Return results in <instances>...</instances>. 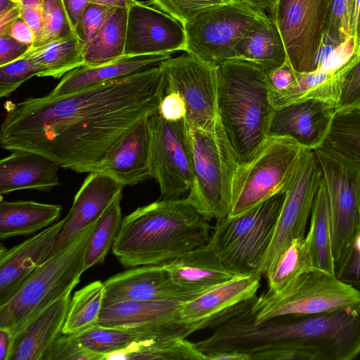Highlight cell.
<instances>
[{
    "instance_id": "603a6c76",
    "label": "cell",
    "mask_w": 360,
    "mask_h": 360,
    "mask_svg": "<svg viewBox=\"0 0 360 360\" xmlns=\"http://www.w3.org/2000/svg\"><path fill=\"white\" fill-rule=\"evenodd\" d=\"M335 112L334 105L314 99L276 109L269 136H288L314 150L326 141Z\"/></svg>"
},
{
    "instance_id": "83f0119b",
    "label": "cell",
    "mask_w": 360,
    "mask_h": 360,
    "mask_svg": "<svg viewBox=\"0 0 360 360\" xmlns=\"http://www.w3.org/2000/svg\"><path fill=\"white\" fill-rule=\"evenodd\" d=\"M235 59L252 63L266 74L287 61L285 48L278 28L267 15L239 41Z\"/></svg>"
},
{
    "instance_id": "44dd1931",
    "label": "cell",
    "mask_w": 360,
    "mask_h": 360,
    "mask_svg": "<svg viewBox=\"0 0 360 360\" xmlns=\"http://www.w3.org/2000/svg\"><path fill=\"white\" fill-rule=\"evenodd\" d=\"M146 117L126 131L104 158L86 173L97 172L124 186H134L151 177L150 132Z\"/></svg>"
},
{
    "instance_id": "ffe728a7",
    "label": "cell",
    "mask_w": 360,
    "mask_h": 360,
    "mask_svg": "<svg viewBox=\"0 0 360 360\" xmlns=\"http://www.w3.org/2000/svg\"><path fill=\"white\" fill-rule=\"evenodd\" d=\"M67 217L0 253V307L10 301L49 258Z\"/></svg>"
},
{
    "instance_id": "c3c4849f",
    "label": "cell",
    "mask_w": 360,
    "mask_h": 360,
    "mask_svg": "<svg viewBox=\"0 0 360 360\" xmlns=\"http://www.w3.org/2000/svg\"><path fill=\"white\" fill-rule=\"evenodd\" d=\"M158 113L168 121L184 119L186 115L185 103L178 94L165 91L159 105Z\"/></svg>"
},
{
    "instance_id": "ee69618b",
    "label": "cell",
    "mask_w": 360,
    "mask_h": 360,
    "mask_svg": "<svg viewBox=\"0 0 360 360\" xmlns=\"http://www.w3.org/2000/svg\"><path fill=\"white\" fill-rule=\"evenodd\" d=\"M232 0H149L146 3L178 20L183 25L198 13Z\"/></svg>"
},
{
    "instance_id": "7402d4cb",
    "label": "cell",
    "mask_w": 360,
    "mask_h": 360,
    "mask_svg": "<svg viewBox=\"0 0 360 360\" xmlns=\"http://www.w3.org/2000/svg\"><path fill=\"white\" fill-rule=\"evenodd\" d=\"M124 186L100 172H90L76 193L67 219L49 257L68 245L82 231L96 224L120 195Z\"/></svg>"
},
{
    "instance_id": "8fae6325",
    "label": "cell",
    "mask_w": 360,
    "mask_h": 360,
    "mask_svg": "<svg viewBox=\"0 0 360 360\" xmlns=\"http://www.w3.org/2000/svg\"><path fill=\"white\" fill-rule=\"evenodd\" d=\"M314 151L328 192L335 263L351 248L360 227V167L326 140Z\"/></svg>"
},
{
    "instance_id": "277c9868",
    "label": "cell",
    "mask_w": 360,
    "mask_h": 360,
    "mask_svg": "<svg viewBox=\"0 0 360 360\" xmlns=\"http://www.w3.org/2000/svg\"><path fill=\"white\" fill-rule=\"evenodd\" d=\"M267 74L233 59L217 66L219 121L240 165L249 162L269 137L275 111Z\"/></svg>"
},
{
    "instance_id": "836d02e7",
    "label": "cell",
    "mask_w": 360,
    "mask_h": 360,
    "mask_svg": "<svg viewBox=\"0 0 360 360\" xmlns=\"http://www.w3.org/2000/svg\"><path fill=\"white\" fill-rule=\"evenodd\" d=\"M316 270L309 233L293 239L280 253L269 269L266 278L269 291L276 292L293 280L310 271Z\"/></svg>"
},
{
    "instance_id": "5bb4252c",
    "label": "cell",
    "mask_w": 360,
    "mask_h": 360,
    "mask_svg": "<svg viewBox=\"0 0 360 360\" xmlns=\"http://www.w3.org/2000/svg\"><path fill=\"white\" fill-rule=\"evenodd\" d=\"M159 65L166 78L165 91L175 92L184 100L188 127L207 129L219 121L217 65L185 52L169 57Z\"/></svg>"
},
{
    "instance_id": "94428289",
    "label": "cell",
    "mask_w": 360,
    "mask_h": 360,
    "mask_svg": "<svg viewBox=\"0 0 360 360\" xmlns=\"http://www.w3.org/2000/svg\"><path fill=\"white\" fill-rule=\"evenodd\" d=\"M252 7L264 11L269 10L276 0H243Z\"/></svg>"
},
{
    "instance_id": "8992f818",
    "label": "cell",
    "mask_w": 360,
    "mask_h": 360,
    "mask_svg": "<svg viewBox=\"0 0 360 360\" xmlns=\"http://www.w3.org/2000/svg\"><path fill=\"white\" fill-rule=\"evenodd\" d=\"M188 129L193 179L186 199L207 221H218L231 212L233 181L240 164L219 120L207 129Z\"/></svg>"
},
{
    "instance_id": "d4e9b609",
    "label": "cell",
    "mask_w": 360,
    "mask_h": 360,
    "mask_svg": "<svg viewBox=\"0 0 360 360\" xmlns=\"http://www.w3.org/2000/svg\"><path fill=\"white\" fill-rule=\"evenodd\" d=\"M172 53L140 56L124 55L120 58L101 65H82L65 74L50 96H60L117 78L129 76L151 67L171 57Z\"/></svg>"
},
{
    "instance_id": "11a10c76",
    "label": "cell",
    "mask_w": 360,
    "mask_h": 360,
    "mask_svg": "<svg viewBox=\"0 0 360 360\" xmlns=\"http://www.w3.org/2000/svg\"><path fill=\"white\" fill-rule=\"evenodd\" d=\"M17 338L6 328H0V360H11Z\"/></svg>"
},
{
    "instance_id": "ba28073f",
    "label": "cell",
    "mask_w": 360,
    "mask_h": 360,
    "mask_svg": "<svg viewBox=\"0 0 360 360\" xmlns=\"http://www.w3.org/2000/svg\"><path fill=\"white\" fill-rule=\"evenodd\" d=\"M304 150L292 138L269 136L249 162L239 165L229 216H238L285 191Z\"/></svg>"
},
{
    "instance_id": "7c38bea8",
    "label": "cell",
    "mask_w": 360,
    "mask_h": 360,
    "mask_svg": "<svg viewBox=\"0 0 360 360\" xmlns=\"http://www.w3.org/2000/svg\"><path fill=\"white\" fill-rule=\"evenodd\" d=\"M333 0H276L269 17L283 39L287 60L297 73L317 70L328 14Z\"/></svg>"
},
{
    "instance_id": "d6a6232c",
    "label": "cell",
    "mask_w": 360,
    "mask_h": 360,
    "mask_svg": "<svg viewBox=\"0 0 360 360\" xmlns=\"http://www.w3.org/2000/svg\"><path fill=\"white\" fill-rule=\"evenodd\" d=\"M84 44L73 35L46 45L32 47L23 56L34 63L41 71L39 77L58 79L84 65Z\"/></svg>"
},
{
    "instance_id": "f6af8a7d",
    "label": "cell",
    "mask_w": 360,
    "mask_h": 360,
    "mask_svg": "<svg viewBox=\"0 0 360 360\" xmlns=\"http://www.w3.org/2000/svg\"><path fill=\"white\" fill-rule=\"evenodd\" d=\"M337 75L340 80V94L336 112L360 108V58Z\"/></svg>"
},
{
    "instance_id": "f35d334b",
    "label": "cell",
    "mask_w": 360,
    "mask_h": 360,
    "mask_svg": "<svg viewBox=\"0 0 360 360\" xmlns=\"http://www.w3.org/2000/svg\"><path fill=\"white\" fill-rule=\"evenodd\" d=\"M138 336L134 329L106 327L96 325L77 336L89 350L106 356L121 351L133 342Z\"/></svg>"
},
{
    "instance_id": "7a4b0ae2",
    "label": "cell",
    "mask_w": 360,
    "mask_h": 360,
    "mask_svg": "<svg viewBox=\"0 0 360 360\" xmlns=\"http://www.w3.org/2000/svg\"><path fill=\"white\" fill-rule=\"evenodd\" d=\"M210 229L186 198L161 199L122 219L112 252L126 268L165 265L208 244Z\"/></svg>"
},
{
    "instance_id": "680465c9",
    "label": "cell",
    "mask_w": 360,
    "mask_h": 360,
    "mask_svg": "<svg viewBox=\"0 0 360 360\" xmlns=\"http://www.w3.org/2000/svg\"><path fill=\"white\" fill-rule=\"evenodd\" d=\"M207 360H250V357L241 352H223L207 356Z\"/></svg>"
},
{
    "instance_id": "7bdbcfd3",
    "label": "cell",
    "mask_w": 360,
    "mask_h": 360,
    "mask_svg": "<svg viewBox=\"0 0 360 360\" xmlns=\"http://www.w3.org/2000/svg\"><path fill=\"white\" fill-rule=\"evenodd\" d=\"M42 360H105V356L86 349L77 336L61 334Z\"/></svg>"
},
{
    "instance_id": "f546056e",
    "label": "cell",
    "mask_w": 360,
    "mask_h": 360,
    "mask_svg": "<svg viewBox=\"0 0 360 360\" xmlns=\"http://www.w3.org/2000/svg\"><path fill=\"white\" fill-rule=\"evenodd\" d=\"M183 303L167 300L123 302L103 307L97 324L134 329L177 316Z\"/></svg>"
},
{
    "instance_id": "bcb514c9",
    "label": "cell",
    "mask_w": 360,
    "mask_h": 360,
    "mask_svg": "<svg viewBox=\"0 0 360 360\" xmlns=\"http://www.w3.org/2000/svg\"><path fill=\"white\" fill-rule=\"evenodd\" d=\"M112 7L90 3L84 11L75 27L77 37L84 44L89 43L106 20Z\"/></svg>"
},
{
    "instance_id": "ab89813d",
    "label": "cell",
    "mask_w": 360,
    "mask_h": 360,
    "mask_svg": "<svg viewBox=\"0 0 360 360\" xmlns=\"http://www.w3.org/2000/svg\"><path fill=\"white\" fill-rule=\"evenodd\" d=\"M356 0H333L322 44L334 48L353 38Z\"/></svg>"
},
{
    "instance_id": "6da1fadb",
    "label": "cell",
    "mask_w": 360,
    "mask_h": 360,
    "mask_svg": "<svg viewBox=\"0 0 360 360\" xmlns=\"http://www.w3.org/2000/svg\"><path fill=\"white\" fill-rule=\"evenodd\" d=\"M165 90L158 64L66 95L8 102L1 146L41 154L86 173L136 122L158 112Z\"/></svg>"
},
{
    "instance_id": "9f6ffc18",
    "label": "cell",
    "mask_w": 360,
    "mask_h": 360,
    "mask_svg": "<svg viewBox=\"0 0 360 360\" xmlns=\"http://www.w3.org/2000/svg\"><path fill=\"white\" fill-rule=\"evenodd\" d=\"M63 3L75 30L82 14L87 6L91 3V0H63Z\"/></svg>"
},
{
    "instance_id": "f907efd6",
    "label": "cell",
    "mask_w": 360,
    "mask_h": 360,
    "mask_svg": "<svg viewBox=\"0 0 360 360\" xmlns=\"http://www.w3.org/2000/svg\"><path fill=\"white\" fill-rule=\"evenodd\" d=\"M270 89L279 91L291 86L297 79V72L288 60L278 69L267 74Z\"/></svg>"
},
{
    "instance_id": "681fc988",
    "label": "cell",
    "mask_w": 360,
    "mask_h": 360,
    "mask_svg": "<svg viewBox=\"0 0 360 360\" xmlns=\"http://www.w3.org/2000/svg\"><path fill=\"white\" fill-rule=\"evenodd\" d=\"M32 45L21 43L9 34L0 36V66L22 58Z\"/></svg>"
},
{
    "instance_id": "74e56055",
    "label": "cell",
    "mask_w": 360,
    "mask_h": 360,
    "mask_svg": "<svg viewBox=\"0 0 360 360\" xmlns=\"http://www.w3.org/2000/svg\"><path fill=\"white\" fill-rule=\"evenodd\" d=\"M326 141L360 167V108L337 111Z\"/></svg>"
},
{
    "instance_id": "4fadbf2b",
    "label": "cell",
    "mask_w": 360,
    "mask_h": 360,
    "mask_svg": "<svg viewBox=\"0 0 360 360\" xmlns=\"http://www.w3.org/2000/svg\"><path fill=\"white\" fill-rule=\"evenodd\" d=\"M151 178L161 199L179 198L189 191L193 179L189 129L185 118L168 121L158 112L148 118Z\"/></svg>"
},
{
    "instance_id": "2e32d148",
    "label": "cell",
    "mask_w": 360,
    "mask_h": 360,
    "mask_svg": "<svg viewBox=\"0 0 360 360\" xmlns=\"http://www.w3.org/2000/svg\"><path fill=\"white\" fill-rule=\"evenodd\" d=\"M136 339L121 351L109 354L105 360H207L195 343L186 339L202 330L200 323H190L176 317L134 328Z\"/></svg>"
},
{
    "instance_id": "60d3db41",
    "label": "cell",
    "mask_w": 360,
    "mask_h": 360,
    "mask_svg": "<svg viewBox=\"0 0 360 360\" xmlns=\"http://www.w3.org/2000/svg\"><path fill=\"white\" fill-rule=\"evenodd\" d=\"M43 28L32 47H38L76 35L63 0H43Z\"/></svg>"
},
{
    "instance_id": "e575fe53",
    "label": "cell",
    "mask_w": 360,
    "mask_h": 360,
    "mask_svg": "<svg viewBox=\"0 0 360 360\" xmlns=\"http://www.w3.org/2000/svg\"><path fill=\"white\" fill-rule=\"evenodd\" d=\"M315 268L335 275L330 211L323 178L316 194L311 212L310 227Z\"/></svg>"
},
{
    "instance_id": "4dcf8cb0",
    "label": "cell",
    "mask_w": 360,
    "mask_h": 360,
    "mask_svg": "<svg viewBox=\"0 0 360 360\" xmlns=\"http://www.w3.org/2000/svg\"><path fill=\"white\" fill-rule=\"evenodd\" d=\"M340 94L339 77L330 72L318 70L297 72L296 81L282 91L270 90V99L275 109L310 99L319 100L337 107Z\"/></svg>"
},
{
    "instance_id": "6f0895ef",
    "label": "cell",
    "mask_w": 360,
    "mask_h": 360,
    "mask_svg": "<svg viewBox=\"0 0 360 360\" xmlns=\"http://www.w3.org/2000/svg\"><path fill=\"white\" fill-rule=\"evenodd\" d=\"M354 51L352 57L346 63L349 65L360 58V0H356L355 20L353 32Z\"/></svg>"
},
{
    "instance_id": "7dc6e473",
    "label": "cell",
    "mask_w": 360,
    "mask_h": 360,
    "mask_svg": "<svg viewBox=\"0 0 360 360\" xmlns=\"http://www.w3.org/2000/svg\"><path fill=\"white\" fill-rule=\"evenodd\" d=\"M335 276L341 281L360 289V252L353 248L335 263Z\"/></svg>"
},
{
    "instance_id": "b9f144b4",
    "label": "cell",
    "mask_w": 360,
    "mask_h": 360,
    "mask_svg": "<svg viewBox=\"0 0 360 360\" xmlns=\"http://www.w3.org/2000/svg\"><path fill=\"white\" fill-rule=\"evenodd\" d=\"M37 65L25 56L0 66V97H6L32 77H39Z\"/></svg>"
},
{
    "instance_id": "91938a15",
    "label": "cell",
    "mask_w": 360,
    "mask_h": 360,
    "mask_svg": "<svg viewBox=\"0 0 360 360\" xmlns=\"http://www.w3.org/2000/svg\"><path fill=\"white\" fill-rule=\"evenodd\" d=\"M135 0H91V3L104 5L110 7L127 8Z\"/></svg>"
},
{
    "instance_id": "f1b7e54d",
    "label": "cell",
    "mask_w": 360,
    "mask_h": 360,
    "mask_svg": "<svg viewBox=\"0 0 360 360\" xmlns=\"http://www.w3.org/2000/svg\"><path fill=\"white\" fill-rule=\"evenodd\" d=\"M62 206L34 201H0V238L33 233L58 219Z\"/></svg>"
},
{
    "instance_id": "52a82bcc",
    "label": "cell",
    "mask_w": 360,
    "mask_h": 360,
    "mask_svg": "<svg viewBox=\"0 0 360 360\" xmlns=\"http://www.w3.org/2000/svg\"><path fill=\"white\" fill-rule=\"evenodd\" d=\"M285 191L238 216H227L216 221L208 245L233 273L259 276V271L271 245Z\"/></svg>"
},
{
    "instance_id": "9c48e42d",
    "label": "cell",
    "mask_w": 360,
    "mask_h": 360,
    "mask_svg": "<svg viewBox=\"0 0 360 360\" xmlns=\"http://www.w3.org/2000/svg\"><path fill=\"white\" fill-rule=\"evenodd\" d=\"M360 304V290L335 275L313 270L278 291L257 297L251 308L257 323L285 315L323 313Z\"/></svg>"
},
{
    "instance_id": "be15d7a7",
    "label": "cell",
    "mask_w": 360,
    "mask_h": 360,
    "mask_svg": "<svg viewBox=\"0 0 360 360\" xmlns=\"http://www.w3.org/2000/svg\"><path fill=\"white\" fill-rule=\"evenodd\" d=\"M14 1H16V2H20L22 0H13Z\"/></svg>"
},
{
    "instance_id": "1f68e13d",
    "label": "cell",
    "mask_w": 360,
    "mask_h": 360,
    "mask_svg": "<svg viewBox=\"0 0 360 360\" xmlns=\"http://www.w3.org/2000/svg\"><path fill=\"white\" fill-rule=\"evenodd\" d=\"M127 8L112 7L93 39L84 45V65L95 67L113 62L124 55Z\"/></svg>"
},
{
    "instance_id": "cb8c5ba5",
    "label": "cell",
    "mask_w": 360,
    "mask_h": 360,
    "mask_svg": "<svg viewBox=\"0 0 360 360\" xmlns=\"http://www.w3.org/2000/svg\"><path fill=\"white\" fill-rule=\"evenodd\" d=\"M59 165L31 151H13L0 161V195L20 190L50 191L60 186Z\"/></svg>"
},
{
    "instance_id": "ac0fdd59",
    "label": "cell",
    "mask_w": 360,
    "mask_h": 360,
    "mask_svg": "<svg viewBox=\"0 0 360 360\" xmlns=\"http://www.w3.org/2000/svg\"><path fill=\"white\" fill-rule=\"evenodd\" d=\"M103 284L105 293L103 307L139 300H167L184 303L205 292L176 284L165 265L132 267L110 277Z\"/></svg>"
},
{
    "instance_id": "3957f363",
    "label": "cell",
    "mask_w": 360,
    "mask_h": 360,
    "mask_svg": "<svg viewBox=\"0 0 360 360\" xmlns=\"http://www.w3.org/2000/svg\"><path fill=\"white\" fill-rule=\"evenodd\" d=\"M259 338L269 360H352L360 354V304L267 319Z\"/></svg>"
},
{
    "instance_id": "e0dca14e",
    "label": "cell",
    "mask_w": 360,
    "mask_h": 360,
    "mask_svg": "<svg viewBox=\"0 0 360 360\" xmlns=\"http://www.w3.org/2000/svg\"><path fill=\"white\" fill-rule=\"evenodd\" d=\"M184 27L167 13L135 0L127 8L124 55L186 51Z\"/></svg>"
},
{
    "instance_id": "6125c7cd",
    "label": "cell",
    "mask_w": 360,
    "mask_h": 360,
    "mask_svg": "<svg viewBox=\"0 0 360 360\" xmlns=\"http://www.w3.org/2000/svg\"><path fill=\"white\" fill-rule=\"evenodd\" d=\"M351 247L353 248L354 250L360 252V227L359 228L357 232L354 236Z\"/></svg>"
},
{
    "instance_id": "816d5d0a",
    "label": "cell",
    "mask_w": 360,
    "mask_h": 360,
    "mask_svg": "<svg viewBox=\"0 0 360 360\" xmlns=\"http://www.w3.org/2000/svg\"><path fill=\"white\" fill-rule=\"evenodd\" d=\"M20 3L0 0V36L8 34L11 25L20 18Z\"/></svg>"
},
{
    "instance_id": "4316f807",
    "label": "cell",
    "mask_w": 360,
    "mask_h": 360,
    "mask_svg": "<svg viewBox=\"0 0 360 360\" xmlns=\"http://www.w3.org/2000/svg\"><path fill=\"white\" fill-rule=\"evenodd\" d=\"M70 300L67 294L37 316L17 338L11 360H42L62 334Z\"/></svg>"
},
{
    "instance_id": "db71d44e",
    "label": "cell",
    "mask_w": 360,
    "mask_h": 360,
    "mask_svg": "<svg viewBox=\"0 0 360 360\" xmlns=\"http://www.w3.org/2000/svg\"><path fill=\"white\" fill-rule=\"evenodd\" d=\"M8 34L18 41L33 45L36 36L32 28L21 18H18L11 27Z\"/></svg>"
},
{
    "instance_id": "f5cc1de1",
    "label": "cell",
    "mask_w": 360,
    "mask_h": 360,
    "mask_svg": "<svg viewBox=\"0 0 360 360\" xmlns=\"http://www.w3.org/2000/svg\"><path fill=\"white\" fill-rule=\"evenodd\" d=\"M20 18L32 28L36 36V41L43 28L42 6L21 5Z\"/></svg>"
},
{
    "instance_id": "484cf974",
    "label": "cell",
    "mask_w": 360,
    "mask_h": 360,
    "mask_svg": "<svg viewBox=\"0 0 360 360\" xmlns=\"http://www.w3.org/2000/svg\"><path fill=\"white\" fill-rule=\"evenodd\" d=\"M165 266L176 284L203 291L239 276L226 268L208 244L189 251Z\"/></svg>"
},
{
    "instance_id": "30bf717a",
    "label": "cell",
    "mask_w": 360,
    "mask_h": 360,
    "mask_svg": "<svg viewBox=\"0 0 360 360\" xmlns=\"http://www.w3.org/2000/svg\"><path fill=\"white\" fill-rule=\"evenodd\" d=\"M267 15L243 0L209 7L184 25L186 51L210 63L235 59L241 38Z\"/></svg>"
},
{
    "instance_id": "d6986e66",
    "label": "cell",
    "mask_w": 360,
    "mask_h": 360,
    "mask_svg": "<svg viewBox=\"0 0 360 360\" xmlns=\"http://www.w3.org/2000/svg\"><path fill=\"white\" fill-rule=\"evenodd\" d=\"M260 279L258 276H239L211 288L183 303L177 313L179 319L186 323H200L202 329L217 328L252 306Z\"/></svg>"
},
{
    "instance_id": "d590c367",
    "label": "cell",
    "mask_w": 360,
    "mask_h": 360,
    "mask_svg": "<svg viewBox=\"0 0 360 360\" xmlns=\"http://www.w3.org/2000/svg\"><path fill=\"white\" fill-rule=\"evenodd\" d=\"M105 286L94 281L76 291L71 298L62 334L77 336L97 325L103 306Z\"/></svg>"
},
{
    "instance_id": "5b68a950",
    "label": "cell",
    "mask_w": 360,
    "mask_h": 360,
    "mask_svg": "<svg viewBox=\"0 0 360 360\" xmlns=\"http://www.w3.org/2000/svg\"><path fill=\"white\" fill-rule=\"evenodd\" d=\"M96 224L51 256L7 303L0 307V328L18 338L54 302L71 292L84 271L86 250Z\"/></svg>"
},
{
    "instance_id": "8d00e7d4",
    "label": "cell",
    "mask_w": 360,
    "mask_h": 360,
    "mask_svg": "<svg viewBox=\"0 0 360 360\" xmlns=\"http://www.w3.org/2000/svg\"><path fill=\"white\" fill-rule=\"evenodd\" d=\"M119 195L96 223L84 257V271L101 264L112 247L122 221Z\"/></svg>"
},
{
    "instance_id": "9a60e30c",
    "label": "cell",
    "mask_w": 360,
    "mask_h": 360,
    "mask_svg": "<svg viewBox=\"0 0 360 360\" xmlns=\"http://www.w3.org/2000/svg\"><path fill=\"white\" fill-rule=\"evenodd\" d=\"M322 179V170L314 151L305 149L285 191L271 243L259 271V276H266L276 259L293 239L305 236L307 224Z\"/></svg>"
}]
</instances>
